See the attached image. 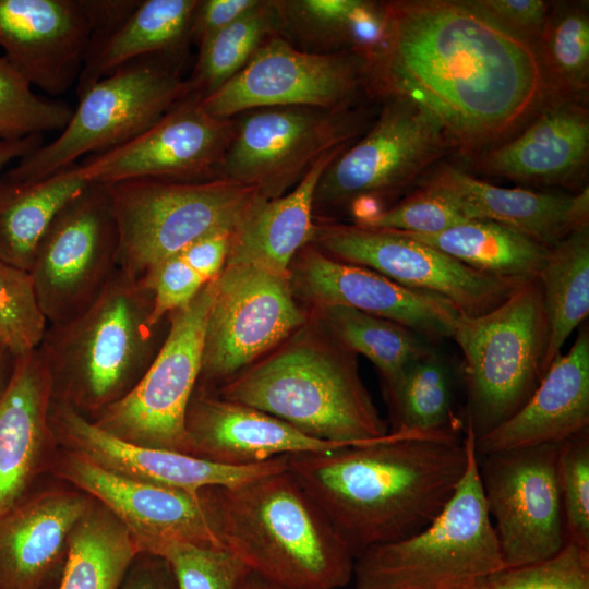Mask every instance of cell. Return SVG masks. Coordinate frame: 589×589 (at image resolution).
Masks as SVG:
<instances>
[{"label": "cell", "instance_id": "db71d44e", "mask_svg": "<svg viewBox=\"0 0 589 589\" xmlns=\"http://www.w3.org/2000/svg\"><path fill=\"white\" fill-rule=\"evenodd\" d=\"M242 589H287V588L275 585L251 572Z\"/></svg>", "mask_w": 589, "mask_h": 589}, {"label": "cell", "instance_id": "bcb514c9", "mask_svg": "<svg viewBox=\"0 0 589 589\" xmlns=\"http://www.w3.org/2000/svg\"><path fill=\"white\" fill-rule=\"evenodd\" d=\"M141 280L153 293L152 320L155 323L188 305L208 283L179 253L157 264Z\"/></svg>", "mask_w": 589, "mask_h": 589}, {"label": "cell", "instance_id": "7a4b0ae2", "mask_svg": "<svg viewBox=\"0 0 589 589\" xmlns=\"http://www.w3.org/2000/svg\"><path fill=\"white\" fill-rule=\"evenodd\" d=\"M468 461L466 435L400 436L287 456L289 472L354 558L424 529L442 512Z\"/></svg>", "mask_w": 589, "mask_h": 589}, {"label": "cell", "instance_id": "836d02e7", "mask_svg": "<svg viewBox=\"0 0 589 589\" xmlns=\"http://www.w3.org/2000/svg\"><path fill=\"white\" fill-rule=\"evenodd\" d=\"M139 552L129 529L94 500L70 537L57 589H117Z\"/></svg>", "mask_w": 589, "mask_h": 589}, {"label": "cell", "instance_id": "7c38bea8", "mask_svg": "<svg viewBox=\"0 0 589 589\" xmlns=\"http://www.w3.org/2000/svg\"><path fill=\"white\" fill-rule=\"evenodd\" d=\"M308 323L289 276L227 264L214 279L197 385L215 390Z\"/></svg>", "mask_w": 589, "mask_h": 589}, {"label": "cell", "instance_id": "d6986e66", "mask_svg": "<svg viewBox=\"0 0 589 589\" xmlns=\"http://www.w3.org/2000/svg\"><path fill=\"white\" fill-rule=\"evenodd\" d=\"M50 472L109 509L129 529L140 552L166 541L224 548L206 489L190 493L130 478L60 447Z\"/></svg>", "mask_w": 589, "mask_h": 589}, {"label": "cell", "instance_id": "484cf974", "mask_svg": "<svg viewBox=\"0 0 589 589\" xmlns=\"http://www.w3.org/2000/svg\"><path fill=\"white\" fill-rule=\"evenodd\" d=\"M189 454L227 466H251L341 445L316 440L254 407L196 386L185 414Z\"/></svg>", "mask_w": 589, "mask_h": 589}, {"label": "cell", "instance_id": "ac0fdd59", "mask_svg": "<svg viewBox=\"0 0 589 589\" xmlns=\"http://www.w3.org/2000/svg\"><path fill=\"white\" fill-rule=\"evenodd\" d=\"M200 99L189 93L140 135L84 157L79 163L83 180L111 184L145 178L185 182L218 178L235 121L209 115Z\"/></svg>", "mask_w": 589, "mask_h": 589}, {"label": "cell", "instance_id": "cb8c5ba5", "mask_svg": "<svg viewBox=\"0 0 589 589\" xmlns=\"http://www.w3.org/2000/svg\"><path fill=\"white\" fill-rule=\"evenodd\" d=\"M524 127L473 156L474 168L519 182L577 185L589 158L585 100L549 96Z\"/></svg>", "mask_w": 589, "mask_h": 589}, {"label": "cell", "instance_id": "d4e9b609", "mask_svg": "<svg viewBox=\"0 0 589 589\" xmlns=\"http://www.w3.org/2000/svg\"><path fill=\"white\" fill-rule=\"evenodd\" d=\"M94 502L75 489L35 490L0 515V589H43L59 580L70 537Z\"/></svg>", "mask_w": 589, "mask_h": 589}, {"label": "cell", "instance_id": "5b68a950", "mask_svg": "<svg viewBox=\"0 0 589 589\" xmlns=\"http://www.w3.org/2000/svg\"><path fill=\"white\" fill-rule=\"evenodd\" d=\"M146 284L117 269L99 297L74 318L48 325L39 346L52 398L91 419L129 394L158 353L168 317L152 320Z\"/></svg>", "mask_w": 589, "mask_h": 589}, {"label": "cell", "instance_id": "6da1fadb", "mask_svg": "<svg viewBox=\"0 0 589 589\" xmlns=\"http://www.w3.org/2000/svg\"><path fill=\"white\" fill-rule=\"evenodd\" d=\"M387 50L372 84L431 110L469 157L507 140L549 97L532 45L465 1L386 3Z\"/></svg>", "mask_w": 589, "mask_h": 589}, {"label": "cell", "instance_id": "ee69618b", "mask_svg": "<svg viewBox=\"0 0 589 589\" xmlns=\"http://www.w3.org/2000/svg\"><path fill=\"white\" fill-rule=\"evenodd\" d=\"M468 220L459 209L437 191L419 185L397 205L384 209L364 225L418 235H434ZM356 225V224H354Z\"/></svg>", "mask_w": 589, "mask_h": 589}, {"label": "cell", "instance_id": "816d5d0a", "mask_svg": "<svg viewBox=\"0 0 589 589\" xmlns=\"http://www.w3.org/2000/svg\"><path fill=\"white\" fill-rule=\"evenodd\" d=\"M44 144V135L35 134L16 140L0 139V171L14 159H21Z\"/></svg>", "mask_w": 589, "mask_h": 589}, {"label": "cell", "instance_id": "3957f363", "mask_svg": "<svg viewBox=\"0 0 589 589\" xmlns=\"http://www.w3.org/2000/svg\"><path fill=\"white\" fill-rule=\"evenodd\" d=\"M206 491L220 542L253 574L287 589H340L352 580L353 554L288 466Z\"/></svg>", "mask_w": 589, "mask_h": 589}, {"label": "cell", "instance_id": "d6a6232c", "mask_svg": "<svg viewBox=\"0 0 589 589\" xmlns=\"http://www.w3.org/2000/svg\"><path fill=\"white\" fill-rule=\"evenodd\" d=\"M402 233L477 271L520 280L538 277L551 250L512 228L483 219H468L434 235Z\"/></svg>", "mask_w": 589, "mask_h": 589}, {"label": "cell", "instance_id": "2e32d148", "mask_svg": "<svg viewBox=\"0 0 589 589\" xmlns=\"http://www.w3.org/2000/svg\"><path fill=\"white\" fill-rule=\"evenodd\" d=\"M312 242L334 259L375 271L406 288L441 296L469 316L494 310L527 281L477 271L396 230L316 225Z\"/></svg>", "mask_w": 589, "mask_h": 589}, {"label": "cell", "instance_id": "277c9868", "mask_svg": "<svg viewBox=\"0 0 589 589\" xmlns=\"http://www.w3.org/2000/svg\"><path fill=\"white\" fill-rule=\"evenodd\" d=\"M279 346L212 392L321 441L359 445L388 434L353 352L309 323Z\"/></svg>", "mask_w": 589, "mask_h": 589}, {"label": "cell", "instance_id": "f6af8a7d", "mask_svg": "<svg viewBox=\"0 0 589 589\" xmlns=\"http://www.w3.org/2000/svg\"><path fill=\"white\" fill-rule=\"evenodd\" d=\"M358 0L275 1L280 26H288L303 40L322 45H344V34Z\"/></svg>", "mask_w": 589, "mask_h": 589}, {"label": "cell", "instance_id": "7dc6e473", "mask_svg": "<svg viewBox=\"0 0 589 589\" xmlns=\"http://www.w3.org/2000/svg\"><path fill=\"white\" fill-rule=\"evenodd\" d=\"M493 23L533 45L540 37L552 2L543 0H464Z\"/></svg>", "mask_w": 589, "mask_h": 589}, {"label": "cell", "instance_id": "8fae6325", "mask_svg": "<svg viewBox=\"0 0 589 589\" xmlns=\"http://www.w3.org/2000/svg\"><path fill=\"white\" fill-rule=\"evenodd\" d=\"M388 97L366 134L326 167L314 205H349L366 196L382 201L423 177L456 147L444 124L424 105L402 94Z\"/></svg>", "mask_w": 589, "mask_h": 589}, {"label": "cell", "instance_id": "74e56055", "mask_svg": "<svg viewBox=\"0 0 589 589\" xmlns=\"http://www.w3.org/2000/svg\"><path fill=\"white\" fill-rule=\"evenodd\" d=\"M280 27L275 1H260L245 15L199 45L189 93L203 98L240 72L263 43Z\"/></svg>", "mask_w": 589, "mask_h": 589}, {"label": "cell", "instance_id": "9c48e42d", "mask_svg": "<svg viewBox=\"0 0 589 589\" xmlns=\"http://www.w3.org/2000/svg\"><path fill=\"white\" fill-rule=\"evenodd\" d=\"M189 94L165 56L130 61L91 85L58 137L20 159L2 177L33 181L82 157L120 146L155 124Z\"/></svg>", "mask_w": 589, "mask_h": 589}, {"label": "cell", "instance_id": "f5cc1de1", "mask_svg": "<svg viewBox=\"0 0 589 589\" xmlns=\"http://www.w3.org/2000/svg\"><path fill=\"white\" fill-rule=\"evenodd\" d=\"M16 357L0 340V396L5 392L13 376Z\"/></svg>", "mask_w": 589, "mask_h": 589}, {"label": "cell", "instance_id": "f1b7e54d", "mask_svg": "<svg viewBox=\"0 0 589 589\" xmlns=\"http://www.w3.org/2000/svg\"><path fill=\"white\" fill-rule=\"evenodd\" d=\"M349 145L323 155L286 194L251 202L232 231L227 264L250 265L289 276L297 254L312 242L314 193L326 167Z\"/></svg>", "mask_w": 589, "mask_h": 589}, {"label": "cell", "instance_id": "d590c367", "mask_svg": "<svg viewBox=\"0 0 589 589\" xmlns=\"http://www.w3.org/2000/svg\"><path fill=\"white\" fill-rule=\"evenodd\" d=\"M320 326L339 345L366 357L382 382L396 376L434 345L406 326L345 305L315 308Z\"/></svg>", "mask_w": 589, "mask_h": 589}, {"label": "cell", "instance_id": "ba28073f", "mask_svg": "<svg viewBox=\"0 0 589 589\" xmlns=\"http://www.w3.org/2000/svg\"><path fill=\"white\" fill-rule=\"evenodd\" d=\"M108 189L119 235V268L135 279L209 232L233 231L257 195L253 188L223 178L132 179Z\"/></svg>", "mask_w": 589, "mask_h": 589}, {"label": "cell", "instance_id": "5bb4252c", "mask_svg": "<svg viewBox=\"0 0 589 589\" xmlns=\"http://www.w3.org/2000/svg\"><path fill=\"white\" fill-rule=\"evenodd\" d=\"M360 118L349 109L272 107L235 121L217 177L253 188L265 199L296 187L326 153L350 145Z\"/></svg>", "mask_w": 589, "mask_h": 589}, {"label": "cell", "instance_id": "1f68e13d", "mask_svg": "<svg viewBox=\"0 0 589 589\" xmlns=\"http://www.w3.org/2000/svg\"><path fill=\"white\" fill-rule=\"evenodd\" d=\"M87 184L79 172V163L39 180L16 181L1 176L0 260L29 272L52 220Z\"/></svg>", "mask_w": 589, "mask_h": 589}, {"label": "cell", "instance_id": "9a60e30c", "mask_svg": "<svg viewBox=\"0 0 589 589\" xmlns=\"http://www.w3.org/2000/svg\"><path fill=\"white\" fill-rule=\"evenodd\" d=\"M368 83L370 68L360 56L304 51L272 35L240 72L200 104L220 119L272 107L337 111L349 109Z\"/></svg>", "mask_w": 589, "mask_h": 589}, {"label": "cell", "instance_id": "681fc988", "mask_svg": "<svg viewBox=\"0 0 589 589\" xmlns=\"http://www.w3.org/2000/svg\"><path fill=\"white\" fill-rule=\"evenodd\" d=\"M232 230L209 232L190 243L179 254L206 281L215 279L226 265Z\"/></svg>", "mask_w": 589, "mask_h": 589}, {"label": "cell", "instance_id": "e0dca14e", "mask_svg": "<svg viewBox=\"0 0 589 589\" xmlns=\"http://www.w3.org/2000/svg\"><path fill=\"white\" fill-rule=\"evenodd\" d=\"M558 446L478 456L483 498L505 568L551 557L566 543L557 484Z\"/></svg>", "mask_w": 589, "mask_h": 589}, {"label": "cell", "instance_id": "4fadbf2b", "mask_svg": "<svg viewBox=\"0 0 589 589\" xmlns=\"http://www.w3.org/2000/svg\"><path fill=\"white\" fill-rule=\"evenodd\" d=\"M119 268V235L108 184L88 183L57 214L32 274L49 325L85 311Z\"/></svg>", "mask_w": 589, "mask_h": 589}, {"label": "cell", "instance_id": "f907efd6", "mask_svg": "<svg viewBox=\"0 0 589 589\" xmlns=\"http://www.w3.org/2000/svg\"><path fill=\"white\" fill-rule=\"evenodd\" d=\"M117 589H178L168 562L156 554L139 552L124 572Z\"/></svg>", "mask_w": 589, "mask_h": 589}, {"label": "cell", "instance_id": "7402d4cb", "mask_svg": "<svg viewBox=\"0 0 589 589\" xmlns=\"http://www.w3.org/2000/svg\"><path fill=\"white\" fill-rule=\"evenodd\" d=\"M93 24L84 0H0V47L27 80L52 96L77 83Z\"/></svg>", "mask_w": 589, "mask_h": 589}, {"label": "cell", "instance_id": "52a82bcc", "mask_svg": "<svg viewBox=\"0 0 589 589\" xmlns=\"http://www.w3.org/2000/svg\"><path fill=\"white\" fill-rule=\"evenodd\" d=\"M449 338L462 354L465 432L476 440L516 413L548 371L550 326L539 278L488 313H460Z\"/></svg>", "mask_w": 589, "mask_h": 589}, {"label": "cell", "instance_id": "e575fe53", "mask_svg": "<svg viewBox=\"0 0 589 589\" xmlns=\"http://www.w3.org/2000/svg\"><path fill=\"white\" fill-rule=\"evenodd\" d=\"M538 278L550 326L548 370L589 314V226L551 248Z\"/></svg>", "mask_w": 589, "mask_h": 589}, {"label": "cell", "instance_id": "44dd1931", "mask_svg": "<svg viewBox=\"0 0 589 589\" xmlns=\"http://www.w3.org/2000/svg\"><path fill=\"white\" fill-rule=\"evenodd\" d=\"M49 421L60 448L110 471L190 493L235 486L287 468L280 456L251 466H227L189 454L124 442L101 430L70 405L52 398Z\"/></svg>", "mask_w": 589, "mask_h": 589}, {"label": "cell", "instance_id": "4316f807", "mask_svg": "<svg viewBox=\"0 0 589 589\" xmlns=\"http://www.w3.org/2000/svg\"><path fill=\"white\" fill-rule=\"evenodd\" d=\"M424 175L429 187L453 203L467 219L490 220L553 248L573 231L589 226V189L575 195L508 189L467 171L441 165Z\"/></svg>", "mask_w": 589, "mask_h": 589}, {"label": "cell", "instance_id": "c3c4849f", "mask_svg": "<svg viewBox=\"0 0 589 589\" xmlns=\"http://www.w3.org/2000/svg\"><path fill=\"white\" fill-rule=\"evenodd\" d=\"M260 1L199 0L191 21L190 38L200 45L208 37L245 15Z\"/></svg>", "mask_w": 589, "mask_h": 589}, {"label": "cell", "instance_id": "ffe728a7", "mask_svg": "<svg viewBox=\"0 0 589 589\" xmlns=\"http://www.w3.org/2000/svg\"><path fill=\"white\" fill-rule=\"evenodd\" d=\"M289 281L316 306L345 305L406 326L432 345L449 338L459 311L445 298L406 288L370 268L304 247L292 262Z\"/></svg>", "mask_w": 589, "mask_h": 589}, {"label": "cell", "instance_id": "f35d334b", "mask_svg": "<svg viewBox=\"0 0 589 589\" xmlns=\"http://www.w3.org/2000/svg\"><path fill=\"white\" fill-rule=\"evenodd\" d=\"M72 113L69 104L36 95L11 62L0 57V139L62 131Z\"/></svg>", "mask_w": 589, "mask_h": 589}, {"label": "cell", "instance_id": "60d3db41", "mask_svg": "<svg viewBox=\"0 0 589 589\" xmlns=\"http://www.w3.org/2000/svg\"><path fill=\"white\" fill-rule=\"evenodd\" d=\"M48 325L32 274L0 260V340L23 357L40 346Z\"/></svg>", "mask_w": 589, "mask_h": 589}, {"label": "cell", "instance_id": "83f0119b", "mask_svg": "<svg viewBox=\"0 0 589 589\" xmlns=\"http://www.w3.org/2000/svg\"><path fill=\"white\" fill-rule=\"evenodd\" d=\"M589 430V328L580 325L565 354L557 356L527 402L509 419L474 440L478 456L560 444Z\"/></svg>", "mask_w": 589, "mask_h": 589}, {"label": "cell", "instance_id": "f546056e", "mask_svg": "<svg viewBox=\"0 0 589 589\" xmlns=\"http://www.w3.org/2000/svg\"><path fill=\"white\" fill-rule=\"evenodd\" d=\"M382 385L388 433L408 437L465 435V421L456 409L455 372L434 346Z\"/></svg>", "mask_w": 589, "mask_h": 589}, {"label": "cell", "instance_id": "603a6c76", "mask_svg": "<svg viewBox=\"0 0 589 589\" xmlns=\"http://www.w3.org/2000/svg\"><path fill=\"white\" fill-rule=\"evenodd\" d=\"M52 383L39 347L16 359L0 396V515L14 508L50 471L58 452L50 421Z\"/></svg>", "mask_w": 589, "mask_h": 589}, {"label": "cell", "instance_id": "7bdbcfd3", "mask_svg": "<svg viewBox=\"0 0 589 589\" xmlns=\"http://www.w3.org/2000/svg\"><path fill=\"white\" fill-rule=\"evenodd\" d=\"M557 484L566 541L589 549V430L560 443Z\"/></svg>", "mask_w": 589, "mask_h": 589}, {"label": "cell", "instance_id": "ab89813d", "mask_svg": "<svg viewBox=\"0 0 589 589\" xmlns=\"http://www.w3.org/2000/svg\"><path fill=\"white\" fill-rule=\"evenodd\" d=\"M164 557L178 589H242L251 570L225 548L166 541L143 551Z\"/></svg>", "mask_w": 589, "mask_h": 589}, {"label": "cell", "instance_id": "11a10c76", "mask_svg": "<svg viewBox=\"0 0 589 589\" xmlns=\"http://www.w3.org/2000/svg\"><path fill=\"white\" fill-rule=\"evenodd\" d=\"M58 581L59 580L53 581V582L47 585L46 587H44L43 589H57Z\"/></svg>", "mask_w": 589, "mask_h": 589}, {"label": "cell", "instance_id": "4dcf8cb0", "mask_svg": "<svg viewBox=\"0 0 589 589\" xmlns=\"http://www.w3.org/2000/svg\"><path fill=\"white\" fill-rule=\"evenodd\" d=\"M199 0H144L116 31L92 48L77 80L81 96L119 67L147 56H168L190 38Z\"/></svg>", "mask_w": 589, "mask_h": 589}, {"label": "cell", "instance_id": "b9f144b4", "mask_svg": "<svg viewBox=\"0 0 589 589\" xmlns=\"http://www.w3.org/2000/svg\"><path fill=\"white\" fill-rule=\"evenodd\" d=\"M478 589H589V549L566 541L551 557L503 568Z\"/></svg>", "mask_w": 589, "mask_h": 589}, {"label": "cell", "instance_id": "30bf717a", "mask_svg": "<svg viewBox=\"0 0 589 589\" xmlns=\"http://www.w3.org/2000/svg\"><path fill=\"white\" fill-rule=\"evenodd\" d=\"M213 296L214 279L168 315L166 338L142 378L123 398L93 416V423L134 445L189 454L185 414L201 373Z\"/></svg>", "mask_w": 589, "mask_h": 589}, {"label": "cell", "instance_id": "8d00e7d4", "mask_svg": "<svg viewBox=\"0 0 589 589\" xmlns=\"http://www.w3.org/2000/svg\"><path fill=\"white\" fill-rule=\"evenodd\" d=\"M549 96L585 100L589 85V16L584 4L555 2L532 45Z\"/></svg>", "mask_w": 589, "mask_h": 589}, {"label": "cell", "instance_id": "8992f818", "mask_svg": "<svg viewBox=\"0 0 589 589\" xmlns=\"http://www.w3.org/2000/svg\"><path fill=\"white\" fill-rule=\"evenodd\" d=\"M453 496L421 531L354 558L353 589H478L505 568L478 469L474 436Z\"/></svg>", "mask_w": 589, "mask_h": 589}]
</instances>
